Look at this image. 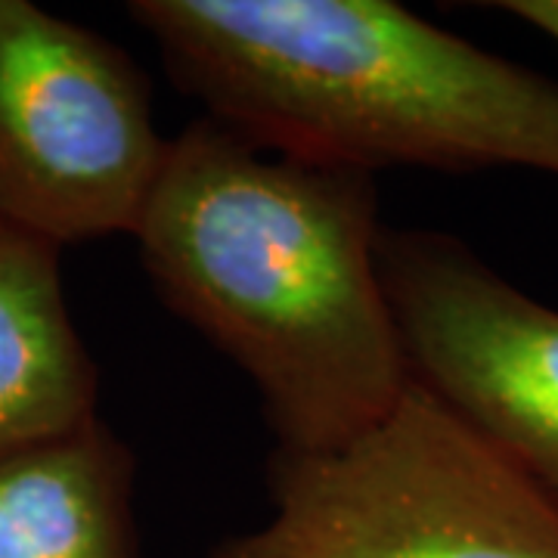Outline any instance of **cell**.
Returning <instances> with one entry per match:
<instances>
[{
    "mask_svg": "<svg viewBox=\"0 0 558 558\" xmlns=\"http://www.w3.org/2000/svg\"><path fill=\"white\" fill-rule=\"evenodd\" d=\"M379 233L376 174L202 116L168 137L134 240L159 299L252 379L277 450L317 453L410 385Z\"/></svg>",
    "mask_w": 558,
    "mask_h": 558,
    "instance_id": "cell-1",
    "label": "cell"
},
{
    "mask_svg": "<svg viewBox=\"0 0 558 558\" xmlns=\"http://www.w3.org/2000/svg\"><path fill=\"white\" fill-rule=\"evenodd\" d=\"M211 119L289 156L558 178V81L391 0H134Z\"/></svg>",
    "mask_w": 558,
    "mask_h": 558,
    "instance_id": "cell-2",
    "label": "cell"
},
{
    "mask_svg": "<svg viewBox=\"0 0 558 558\" xmlns=\"http://www.w3.org/2000/svg\"><path fill=\"white\" fill-rule=\"evenodd\" d=\"M267 490L208 558H558V499L416 381L341 447L274 450Z\"/></svg>",
    "mask_w": 558,
    "mask_h": 558,
    "instance_id": "cell-3",
    "label": "cell"
},
{
    "mask_svg": "<svg viewBox=\"0 0 558 558\" xmlns=\"http://www.w3.org/2000/svg\"><path fill=\"white\" fill-rule=\"evenodd\" d=\"M168 153L153 84L100 32L0 0V220L57 242L134 236Z\"/></svg>",
    "mask_w": 558,
    "mask_h": 558,
    "instance_id": "cell-4",
    "label": "cell"
},
{
    "mask_svg": "<svg viewBox=\"0 0 558 558\" xmlns=\"http://www.w3.org/2000/svg\"><path fill=\"white\" fill-rule=\"evenodd\" d=\"M379 277L410 381L558 499V307L422 227H381Z\"/></svg>",
    "mask_w": 558,
    "mask_h": 558,
    "instance_id": "cell-5",
    "label": "cell"
},
{
    "mask_svg": "<svg viewBox=\"0 0 558 558\" xmlns=\"http://www.w3.org/2000/svg\"><path fill=\"white\" fill-rule=\"evenodd\" d=\"M100 373L69 314L57 242L0 220V457L97 418Z\"/></svg>",
    "mask_w": 558,
    "mask_h": 558,
    "instance_id": "cell-6",
    "label": "cell"
},
{
    "mask_svg": "<svg viewBox=\"0 0 558 558\" xmlns=\"http://www.w3.org/2000/svg\"><path fill=\"white\" fill-rule=\"evenodd\" d=\"M137 457L100 416L0 457V558H146Z\"/></svg>",
    "mask_w": 558,
    "mask_h": 558,
    "instance_id": "cell-7",
    "label": "cell"
},
{
    "mask_svg": "<svg viewBox=\"0 0 558 558\" xmlns=\"http://www.w3.org/2000/svg\"><path fill=\"white\" fill-rule=\"evenodd\" d=\"M490 7L509 13L512 20H521L531 28H537L539 35H546L558 44V0H497Z\"/></svg>",
    "mask_w": 558,
    "mask_h": 558,
    "instance_id": "cell-8",
    "label": "cell"
}]
</instances>
